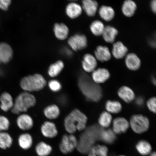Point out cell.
<instances>
[{
  "label": "cell",
  "instance_id": "obj_42",
  "mask_svg": "<svg viewBox=\"0 0 156 156\" xmlns=\"http://www.w3.org/2000/svg\"><path fill=\"white\" fill-rule=\"evenodd\" d=\"M151 7L152 11L155 13L156 11V0H152L151 3Z\"/></svg>",
  "mask_w": 156,
  "mask_h": 156
},
{
  "label": "cell",
  "instance_id": "obj_10",
  "mask_svg": "<svg viewBox=\"0 0 156 156\" xmlns=\"http://www.w3.org/2000/svg\"><path fill=\"white\" fill-rule=\"evenodd\" d=\"M17 126L23 131H28L32 129L34 126V121L32 117L26 114H21L16 119Z\"/></svg>",
  "mask_w": 156,
  "mask_h": 156
},
{
  "label": "cell",
  "instance_id": "obj_19",
  "mask_svg": "<svg viewBox=\"0 0 156 156\" xmlns=\"http://www.w3.org/2000/svg\"><path fill=\"white\" fill-rule=\"evenodd\" d=\"M14 102L12 96L9 93L3 92L0 96V108L3 112H8L12 108Z\"/></svg>",
  "mask_w": 156,
  "mask_h": 156
},
{
  "label": "cell",
  "instance_id": "obj_43",
  "mask_svg": "<svg viewBox=\"0 0 156 156\" xmlns=\"http://www.w3.org/2000/svg\"><path fill=\"white\" fill-rule=\"evenodd\" d=\"M149 156H156V153L155 152H153L150 154Z\"/></svg>",
  "mask_w": 156,
  "mask_h": 156
},
{
  "label": "cell",
  "instance_id": "obj_18",
  "mask_svg": "<svg viewBox=\"0 0 156 156\" xmlns=\"http://www.w3.org/2000/svg\"><path fill=\"white\" fill-rule=\"evenodd\" d=\"M92 79L97 84L103 83L110 77V75L108 70L104 68H99L93 72Z\"/></svg>",
  "mask_w": 156,
  "mask_h": 156
},
{
  "label": "cell",
  "instance_id": "obj_30",
  "mask_svg": "<svg viewBox=\"0 0 156 156\" xmlns=\"http://www.w3.org/2000/svg\"><path fill=\"white\" fill-rule=\"evenodd\" d=\"M64 63L61 60L52 64L49 67L48 70V75L51 77L57 76L64 69Z\"/></svg>",
  "mask_w": 156,
  "mask_h": 156
},
{
  "label": "cell",
  "instance_id": "obj_37",
  "mask_svg": "<svg viewBox=\"0 0 156 156\" xmlns=\"http://www.w3.org/2000/svg\"><path fill=\"white\" fill-rule=\"evenodd\" d=\"M48 85L49 88L53 92H58L62 88L61 83L56 80H51L49 82Z\"/></svg>",
  "mask_w": 156,
  "mask_h": 156
},
{
  "label": "cell",
  "instance_id": "obj_14",
  "mask_svg": "<svg viewBox=\"0 0 156 156\" xmlns=\"http://www.w3.org/2000/svg\"><path fill=\"white\" fill-rule=\"evenodd\" d=\"M128 51V48L122 42L117 41L113 43L111 52L115 58L120 59L126 57Z\"/></svg>",
  "mask_w": 156,
  "mask_h": 156
},
{
  "label": "cell",
  "instance_id": "obj_31",
  "mask_svg": "<svg viewBox=\"0 0 156 156\" xmlns=\"http://www.w3.org/2000/svg\"><path fill=\"white\" fill-rule=\"evenodd\" d=\"M116 139V134L112 130L102 129L101 132L100 140L105 143L112 144L115 141Z\"/></svg>",
  "mask_w": 156,
  "mask_h": 156
},
{
  "label": "cell",
  "instance_id": "obj_16",
  "mask_svg": "<svg viewBox=\"0 0 156 156\" xmlns=\"http://www.w3.org/2000/svg\"><path fill=\"white\" fill-rule=\"evenodd\" d=\"M83 10L89 17H93L98 10V4L95 0H83Z\"/></svg>",
  "mask_w": 156,
  "mask_h": 156
},
{
  "label": "cell",
  "instance_id": "obj_36",
  "mask_svg": "<svg viewBox=\"0 0 156 156\" xmlns=\"http://www.w3.org/2000/svg\"><path fill=\"white\" fill-rule=\"evenodd\" d=\"M112 121V117L110 113L104 112L101 113L98 119V122L101 127L108 128Z\"/></svg>",
  "mask_w": 156,
  "mask_h": 156
},
{
  "label": "cell",
  "instance_id": "obj_28",
  "mask_svg": "<svg viewBox=\"0 0 156 156\" xmlns=\"http://www.w3.org/2000/svg\"><path fill=\"white\" fill-rule=\"evenodd\" d=\"M52 151V146L44 141L38 142L35 147V152L38 156H48Z\"/></svg>",
  "mask_w": 156,
  "mask_h": 156
},
{
  "label": "cell",
  "instance_id": "obj_38",
  "mask_svg": "<svg viewBox=\"0 0 156 156\" xmlns=\"http://www.w3.org/2000/svg\"><path fill=\"white\" fill-rule=\"evenodd\" d=\"M10 122L8 118L3 115H0V132H5L9 129Z\"/></svg>",
  "mask_w": 156,
  "mask_h": 156
},
{
  "label": "cell",
  "instance_id": "obj_44",
  "mask_svg": "<svg viewBox=\"0 0 156 156\" xmlns=\"http://www.w3.org/2000/svg\"><path fill=\"white\" fill-rule=\"evenodd\" d=\"M152 82H153L154 84H155L156 83V81H155V78H153V79H152Z\"/></svg>",
  "mask_w": 156,
  "mask_h": 156
},
{
  "label": "cell",
  "instance_id": "obj_9",
  "mask_svg": "<svg viewBox=\"0 0 156 156\" xmlns=\"http://www.w3.org/2000/svg\"><path fill=\"white\" fill-rule=\"evenodd\" d=\"M41 132L43 136L49 139L56 137L58 134V130L55 124L51 121H46L42 125Z\"/></svg>",
  "mask_w": 156,
  "mask_h": 156
},
{
  "label": "cell",
  "instance_id": "obj_34",
  "mask_svg": "<svg viewBox=\"0 0 156 156\" xmlns=\"http://www.w3.org/2000/svg\"><path fill=\"white\" fill-rule=\"evenodd\" d=\"M105 27V25L102 21L95 20L91 23L90 26V29L94 35L99 36H102Z\"/></svg>",
  "mask_w": 156,
  "mask_h": 156
},
{
  "label": "cell",
  "instance_id": "obj_13",
  "mask_svg": "<svg viewBox=\"0 0 156 156\" xmlns=\"http://www.w3.org/2000/svg\"><path fill=\"white\" fill-rule=\"evenodd\" d=\"M13 52L11 47L5 43H0V64H6L11 61Z\"/></svg>",
  "mask_w": 156,
  "mask_h": 156
},
{
  "label": "cell",
  "instance_id": "obj_20",
  "mask_svg": "<svg viewBox=\"0 0 156 156\" xmlns=\"http://www.w3.org/2000/svg\"><path fill=\"white\" fill-rule=\"evenodd\" d=\"M118 29L115 27L108 25L105 26L102 36L105 42L109 44H113L118 34Z\"/></svg>",
  "mask_w": 156,
  "mask_h": 156
},
{
  "label": "cell",
  "instance_id": "obj_12",
  "mask_svg": "<svg viewBox=\"0 0 156 156\" xmlns=\"http://www.w3.org/2000/svg\"><path fill=\"white\" fill-rule=\"evenodd\" d=\"M129 123L122 117L116 118L113 121L112 130L115 134L125 133L128 129Z\"/></svg>",
  "mask_w": 156,
  "mask_h": 156
},
{
  "label": "cell",
  "instance_id": "obj_22",
  "mask_svg": "<svg viewBox=\"0 0 156 156\" xmlns=\"http://www.w3.org/2000/svg\"><path fill=\"white\" fill-rule=\"evenodd\" d=\"M34 140L30 134L25 133L20 134L18 138V144L20 147L24 151H27L32 147Z\"/></svg>",
  "mask_w": 156,
  "mask_h": 156
},
{
  "label": "cell",
  "instance_id": "obj_23",
  "mask_svg": "<svg viewBox=\"0 0 156 156\" xmlns=\"http://www.w3.org/2000/svg\"><path fill=\"white\" fill-rule=\"evenodd\" d=\"M98 12L101 18L107 22L112 21L115 15L114 9L108 5H102L98 9Z\"/></svg>",
  "mask_w": 156,
  "mask_h": 156
},
{
  "label": "cell",
  "instance_id": "obj_15",
  "mask_svg": "<svg viewBox=\"0 0 156 156\" xmlns=\"http://www.w3.org/2000/svg\"><path fill=\"white\" fill-rule=\"evenodd\" d=\"M95 57L101 62L109 61L112 58V54L109 48L106 46H98L94 51Z\"/></svg>",
  "mask_w": 156,
  "mask_h": 156
},
{
  "label": "cell",
  "instance_id": "obj_24",
  "mask_svg": "<svg viewBox=\"0 0 156 156\" xmlns=\"http://www.w3.org/2000/svg\"><path fill=\"white\" fill-rule=\"evenodd\" d=\"M83 11L81 6L75 2L69 3L66 7V14L72 19H75L80 16Z\"/></svg>",
  "mask_w": 156,
  "mask_h": 156
},
{
  "label": "cell",
  "instance_id": "obj_2",
  "mask_svg": "<svg viewBox=\"0 0 156 156\" xmlns=\"http://www.w3.org/2000/svg\"><path fill=\"white\" fill-rule=\"evenodd\" d=\"M102 129L97 125L89 127L80 136L78 140L77 150L79 153L85 154L90 150L97 140H100V135Z\"/></svg>",
  "mask_w": 156,
  "mask_h": 156
},
{
  "label": "cell",
  "instance_id": "obj_27",
  "mask_svg": "<svg viewBox=\"0 0 156 156\" xmlns=\"http://www.w3.org/2000/svg\"><path fill=\"white\" fill-rule=\"evenodd\" d=\"M60 114L59 107L55 104L49 105L44 110V116L49 120L56 119L59 116Z\"/></svg>",
  "mask_w": 156,
  "mask_h": 156
},
{
  "label": "cell",
  "instance_id": "obj_17",
  "mask_svg": "<svg viewBox=\"0 0 156 156\" xmlns=\"http://www.w3.org/2000/svg\"><path fill=\"white\" fill-rule=\"evenodd\" d=\"M125 63L128 69L135 71L139 69L141 67V61L136 54L130 53L126 56Z\"/></svg>",
  "mask_w": 156,
  "mask_h": 156
},
{
  "label": "cell",
  "instance_id": "obj_29",
  "mask_svg": "<svg viewBox=\"0 0 156 156\" xmlns=\"http://www.w3.org/2000/svg\"><path fill=\"white\" fill-rule=\"evenodd\" d=\"M136 148L138 153L142 155H147L151 153V144L146 140H141L138 141L136 144Z\"/></svg>",
  "mask_w": 156,
  "mask_h": 156
},
{
  "label": "cell",
  "instance_id": "obj_5",
  "mask_svg": "<svg viewBox=\"0 0 156 156\" xmlns=\"http://www.w3.org/2000/svg\"><path fill=\"white\" fill-rule=\"evenodd\" d=\"M36 103V99L34 95L24 91L20 94L16 98L11 112L15 114H20L34 106Z\"/></svg>",
  "mask_w": 156,
  "mask_h": 156
},
{
  "label": "cell",
  "instance_id": "obj_40",
  "mask_svg": "<svg viewBox=\"0 0 156 156\" xmlns=\"http://www.w3.org/2000/svg\"><path fill=\"white\" fill-rule=\"evenodd\" d=\"M12 0H0V9L6 11L11 5Z\"/></svg>",
  "mask_w": 156,
  "mask_h": 156
},
{
  "label": "cell",
  "instance_id": "obj_33",
  "mask_svg": "<svg viewBox=\"0 0 156 156\" xmlns=\"http://www.w3.org/2000/svg\"><path fill=\"white\" fill-rule=\"evenodd\" d=\"M13 140L10 134L6 132H0V148L5 150L12 145Z\"/></svg>",
  "mask_w": 156,
  "mask_h": 156
},
{
  "label": "cell",
  "instance_id": "obj_25",
  "mask_svg": "<svg viewBox=\"0 0 156 156\" xmlns=\"http://www.w3.org/2000/svg\"><path fill=\"white\" fill-rule=\"evenodd\" d=\"M119 96L127 103L131 102L135 99V94L133 91L129 87L123 86L119 89Z\"/></svg>",
  "mask_w": 156,
  "mask_h": 156
},
{
  "label": "cell",
  "instance_id": "obj_8",
  "mask_svg": "<svg viewBox=\"0 0 156 156\" xmlns=\"http://www.w3.org/2000/svg\"><path fill=\"white\" fill-rule=\"evenodd\" d=\"M68 42L70 47L75 51L84 49L87 47L88 44L87 37L80 34L70 37Z\"/></svg>",
  "mask_w": 156,
  "mask_h": 156
},
{
  "label": "cell",
  "instance_id": "obj_26",
  "mask_svg": "<svg viewBox=\"0 0 156 156\" xmlns=\"http://www.w3.org/2000/svg\"><path fill=\"white\" fill-rule=\"evenodd\" d=\"M54 31L56 37L61 40L67 38L69 33V29L67 25L63 23L55 24Z\"/></svg>",
  "mask_w": 156,
  "mask_h": 156
},
{
  "label": "cell",
  "instance_id": "obj_6",
  "mask_svg": "<svg viewBox=\"0 0 156 156\" xmlns=\"http://www.w3.org/2000/svg\"><path fill=\"white\" fill-rule=\"evenodd\" d=\"M129 125L136 133L142 134L149 129L150 122L147 117L142 115H135L130 118Z\"/></svg>",
  "mask_w": 156,
  "mask_h": 156
},
{
  "label": "cell",
  "instance_id": "obj_32",
  "mask_svg": "<svg viewBox=\"0 0 156 156\" xmlns=\"http://www.w3.org/2000/svg\"><path fill=\"white\" fill-rule=\"evenodd\" d=\"M108 149L103 145H94L90 150L88 156H108Z\"/></svg>",
  "mask_w": 156,
  "mask_h": 156
},
{
  "label": "cell",
  "instance_id": "obj_7",
  "mask_svg": "<svg viewBox=\"0 0 156 156\" xmlns=\"http://www.w3.org/2000/svg\"><path fill=\"white\" fill-rule=\"evenodd\" d=\"M78 140L73 134H65L62 136L59 145L60 151L64 154H68L77 149Z\"/></svg>",
  "mask_w": 156,
  "mask_h": 156
},
{
  "label": "cell",
  "instance_id": "obj_21",
  "mask_svg": "<svg viewBox=\"0 0 156 156\" xmlns=\"http://www.w3.org/2000/svg\"><path fill=\"white\" fill-rule=\"evenodd\" d=\"M137 5L133 0H125L123 3L122 11L125 16L131 17L135 14Z\"/></svg>",
  "mask_w": 156,
  "mask_h": 156
},
{
  "label": "cell",
  "instance_id": "obj_35",
  "mask_svg": "<svg viewBox=\"0 0 156 156\" xmlns=\"http://www.w3.org/2000/svg\"><path fill=\"white\" fill-rule=\"evenodd\" d=\"M106 108L107 112L112 114H118L121 112L122 106L118 101H108L106 103Z\"/></svg>",
  "mask_w": 156,
  "mask_h": 156
},
{
  "label": "cell",
  "instance_id": "obj_11",
  "mask_svg": "<svg viewBox=\"0 0 156 156\" xmlns=\"http://www.w3.org/2000/svg\"><path fill=\"white\" fill-rule=\"evenodd\" d=\"M97 60L95 56L90 54H87L83 56L82 62L83 69L87 73L93 72L97 66Z\"/></svg>",
  "mask_w": 156,
  "mask_h": 156
},
{
  "label": "cell",
  "instance_id": "obj_39",
  "mask_svg": "<svg viewBox=\"0 0 156 156\" xmlns=\"http://www.w3.org/2000/svg\"><path fill=\"white\" fill-rule=\"evenodd\" d=\"M156 98L153 97L150 99L147 102V106L148 109L151 112L154 113H156Z\"/></svg>",
  "mask_w": 156,
  "mask_h": 156
},
{
  "label": "cell",
  "instance_id": "obj_1",
  "mask_svg": "<svg viewBox=\"0 0 156 156\" xmlns=\"http://www.w3.org/2000/svg\"><path fill=\"white\" fill-rule=\"evenodd\" d=\"M78 87L87 100L98 102L102 96L101 88L95 83L86 74H81L78 78Z\"/></svg>",
  "mask_w": 156,
  "mask_h": 156
},
{
  "label": "cell",
  "instance_id": "obj_3",
  "mask_svg": "<svg viewBox=\"0 0 156 156\" xmlns=\"http://www.w3.org/2000/svg\"><path fill=\"white\" fill-rule=\"evenodd\" d=\"M87 117L77 109H74L64 119V128L68 133L73 134L77 131H82L86 128Z\"/></svg>",
  "mask_w": 156,
  "mask_h": 156
},
{
  "label": "cell",
  "instance_id": "obj_41",
  "mask_svg": "<svg viewBox=\"0 0 156 156\" xmlns=\"http://www.w3.org/2000/svg\"><path fill=\"white\" fill-rule=\"evenodd\" d=\"M136 103L138 106H142L144 104V99L142 97H138L136 99Z\"/></svg>",
  "mask_w": 156,
  "mask_h": 156
},
{
  "label": "cell",
  "instance_id": "obj_4",
  "mask_svg": "<svg viewBox=\"0 0 156 156\" xmlns=\"http://www.w3.org/2000/svg\"><path fill=\"white\" fill-rule=\"evenodd\" d=\"M46 83V81L43 76L36 73L22 78L20 85L24 91L31 93L41 90L45 87Z\"/></svg>",
  "mask_w": 156,
  "mask_h": 156
},
{
  "label": "cell",
  "instance_id": "obj_46",
  "mask_svg": "<svg viewBox=\"0 0 156 156\" xmlns=\"http://www.w3.org/2000/svg\"><path fill=\"white\" fill-rule=\"evenodd\" d=\"M126 156L123 155H120V156Z\"/></svg>",
  "mask_w": 156,
  "mask_h": 156
},
{
  "label": "cell",
  "instance_id": "obj_45",
  "mask_svg": "<svg viewBox=\"0 0 156 156\" xmlns=\"http://www.w3.org/2000/svg\"><path fill=\"white\" fill-rule=\"evenodd\" d=\"M70 1H77V0H70Z\"/></svg>",
  "mask_w": 156,
  "mask_h": 156
}]
</instances>
